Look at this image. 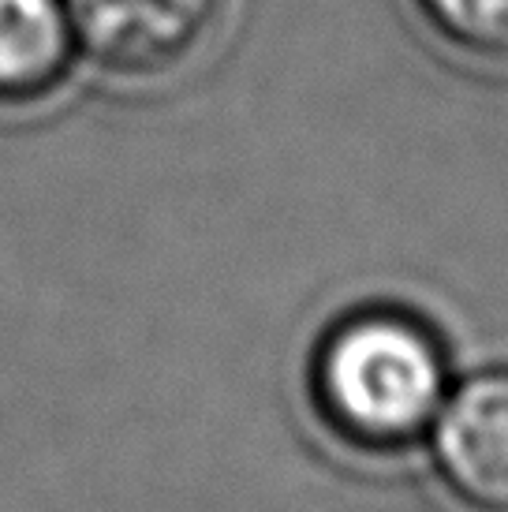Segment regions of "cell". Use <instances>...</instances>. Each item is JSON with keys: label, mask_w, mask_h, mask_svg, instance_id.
Returning a JSON list of instances; mask_svg holds the SVG:
<instances>
[{"label": "cell", "mask_w": 508, "mask_h": 512, "mask_svg": "<svg viewBox=\"0 0 508 512\" xmlns=\"http://www.w3.org/2000/svg\"><path fill=\"white\" fill-rule=\"evenodd\" d=\"M314 404L344 441L400 449L423 438L449 397L434 329L404 311H363L325 333L311 367Z\"/></svg>", "instance_id": "6da1fadb"}, {"label": "cell", "mask_w": 508, "mask_h": 512, "mask_svg": "<svg viewBox=\"0 0 508 512\" xmlns=\"http://www.w3.org/2000/svg\"><path fill=\"white\" fill-rule=\"evenodd\" d=\"M225 0H64L83 45L105 72L161 79L202 53Z\"/></svg>", "instance_id": "7a4b0ae2"}, {"label": "cell", "mask_w": 508, "mask_h": 512, "mask_svg": "<svg viewBox=\"0 0 508 512\" xmlns=\"http://www.w3.org/2000/svg\"><path fill=\"white\" fill-rule=\"evenodd\" d=\"M430 430L452 498L471 512H508V367L452 389Z\"/></svg>", "instance_id": "3957f363"}, {"label": "cell", "mask_w": 508, "mask_h": 512, "mask_svg": "<svg viewBox=\"0 0 508 512\" xmlns=\"http://www.w3.org/2000/svg\"><path fill=\"white\" fill-rule=\"evenodd\" d=\"M75 53L64 0H0V105L53 94Z\"/></svg>", "instance_id": "277c9868"}, {"label": "cell", "mask_w": 508, "mask_h": 512, "mask_svg": "<svg viewBox=\"0 0 508 512\" xmlns=\"http://www.w3.org/2000/svg\"><path fill=\"white\" fill-rule=\"evenodd\" d=\"M441 38L467 57L508 64V0H415Z\"/></svg>", "instance_id": "5b68a950"}]
</instances>
